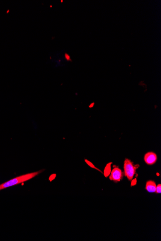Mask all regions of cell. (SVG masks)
I'll return each instance as SVG.
<instances>
[{"instance_id":"9","label":"cell","mask_w":161,"mask_h":241,"mask_svg":"<svg viewBox=\"0 0 161 241\" xmlns=\"http://www.w3.org/2000/svg\"><path fill=\"white\" fill-rule=\"evenodd\" d=\"M137 179H132V182H131V186H133L137 184Z\"/></svg>"},{"instance_id":"2","label":"cell","mask_w":161,"mask_h":241,"mask_svg":"<svg viewBox=\"0 0 161 241\" xmlns=\"http://www.w3.org/2000/svg\"><path fill=\"white\" fill-rule=\"evenodd\" d=\"M138 165H135L129 159H126L124 162V174L129 181H131L136 174V169L139 167Z\"/></svg>"},{"instance_id":"8","label":"cell","mask_w":161,"mask_h":241,"mask_svg":"<svg viewBox=\"0 0 161 241\" xmlns=\"http://www.w3.org/2000/svg\"><path fill=\"white\" fill-rule=\"evenodd\" d=\"M155 193H161V184H159L157 186H156V190Z\"/></svg>"},{"instance_id":"7","label":"cell","mask_w":161,"mask_h":241,"mask_svg":"<svg viewBox=\"0 0 161 241\" xmlns=\"http://www.w3.org/2000/svg\"><path fill=\"white\" fill-rule=\"evenodd\" d=\"M85 161L86 162V163H87L88 165H89L91 168H95V169H96V170H98V171H99L101 172V171H100L99 169H98V168H96L95 166L93 164V163H92L91 162L87 160H86L85 159Z\"/></svg>"},{"instance_id":"10","label":"cell","mask_w":161,"mask_h":241,"mask_svg":"<svg viewBox=\"0 0 161 241\" xmlns=\"http://www.w3.org/2000/svg\"><path fill=\"white\" fill-rule=\"evenodd\" d=\"M65 58H66V59L68 61L70 60V56L68 55L67 53H66V54H65Z\"/></svg>"},{"instance_id":"5","label":"cell","mask_w":161,"mask_h":241,"mask_svg":"<svg viewBox=\"0 0 161 241\" xmlns=\"http://www.w3.org/2000/svg\"><path fill=\"white\" fill-rule=\"evenodd\" d=\"M156 184L154 181H149L146 182V190L149 193H154L156 190Z\"/></svg>"},{"instance_id":"1","label":"cell","mask_w":161,"mask_h":241,"mask_svg":"<svg viewBox=\"0 0 161 241\" xmlns=\"http://www.w3.org/2000/svg\"><path fill=\"white\" fill-rule=\"evenodd\" d=\"M42 172H43V171L41 170L38 171L33 172L32 173H27L22 175L19 176L18 177H15L7 182H5L4 183L0 184V190L27 182L37 176Z\"/></svg>"},{"instance_id":"4","label":"cell","mask_w":161,"mask_h":241,"mask_svg":"<svg viewBox=\"0 0 161 241\" xmlns=\"http://www.w3.org/2000/svg\"><path fill=\"white\" fill-rule=\"evenodd\" d=\"M157 160V157L155 153L150 152L146 153L144 156V161L146 164L149 165H152L156 163Z\"/></svg>"},{"instance_id":"3","label":"cell","mask_w":161,"mask_h":241,"mask_svg":"<svg viewBox=\"0 0 161 241\" xmlns=\"http://www.w3.org/2000/svg\"><path fill=\"white\" fill-rule=\"evenodd\" d=\"M124 173L121 169L117 167L114 166L113 169L111 171L110 176V179L113 181L115 182H120L123 177Z\"/></svg>"},{"instance_id":"6","label":"cell","mask_w":161,"mask_h":241,"mask_svg":"<svg viewBox=\"0 0 161 241\" xmlns=\"http://www.w3.org/2000/svg\"><path fill=\"white\" fill-rule=\"evenodd\" d=\"M112 163L107 164L104 170V175L105 177H108L111 172V165Z\"/></svg>"}]
</instances>
